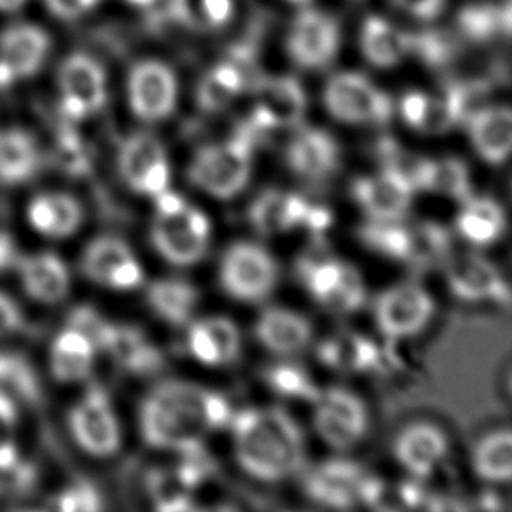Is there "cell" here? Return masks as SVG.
<instances>
[{
	"label": "cell",
	"mask_w": 512,
	"mask_h": 512,
	"mask_svg": "<svg viewBox=\"0 0 512 512\" xmlns=\"http://www.w3.org/2000/svg\"><path fill=\"white\" fill-rule=\"evenodd\" d=\"M268 381L278 394L301 401L317 402L320 392L313 385L310 376L292 364H280L268 371Z\"/></svg>",
	"instance_id": "obj_49"
},
{
	"label": "cell",
	"mask_w": 512,
	"mask_h": 512,
	"mask_svg": "<svg viewBox=\"0 0 512 512\" xmlns=\"http://www.w3.org/2000/svg\"><path fill=\"white\" fill-rule=\"evenodd\" d=\"M322 100L329 116L346 125H387L395 112L387 91L357 70H341L329 77Z\"/></svg>",
	"instance_id": "obj_5"
},
{
	"label": "cell",
	"mask_w": 512,
	"mask_h": 512,
	"mask_svg": "<svg viewBox=\"0 0 512 512\" xmlns=\"http://www.w3.org/2000/svg\"><path fill=\"white\" fill-rule=\"evenodd\" d=\"M44 165L46 154L34 133L23 126H0V186H27Z\"/></svg>",
	"instance_id": "obj_20"
},
{
	"label": "cell",
	"mask_w": 512,
	"mask_h": 512,
	"mask_svg": "<svg viewBox=\"0 0 512 512\" xmlns=\"http://www.w3.org/2000/svg\"><path fill=\"white\" fill-rule=\"evenodd\" d=\"M201 326L207 331L208 338L214 345L217 357H219V366L229 364L238 357L240 353V333L233 322L221 317H212V319L201 320Z\"/></svg>",
	"instance_id": "obj_50"
},
{
	"label": "cell",
	"mask_w": 512,
	"mask_h": 512,
	"mask_svg": "<svg viewBox=\"0 0 512 512\" xmlns=\"http://www.w3.org/2000/svg\"><path fill=\"white\" fill-rule=\"evenodd\" d=\"M360 238L369 249L395 261H406L408 257L411 233L409 226H402L401 221H373L362 228Z\"/></svg>",
	"instance_id": "obj_42"
},
{
	"label": "cell",
	"mask_w": 512,
	"mask_h": 512,
	"mask_svg": "<svg viewBox=\"0 0 512 512\" xmlns=\"http://www.w3.org/2000/svg\"><path fill=\"white\" fill-rule=\"evenodd\" d=\"M257 340L277 355H296L312 341V324L298 313L284 308H270L256 326Z\"/></svg>",
	"instance_id": "obj_31"
},
{
	"label": "cell",
	"mask_w": 512,
	"mask_h": 512,
	"mask_svg": "<svg viewBox=\"0 0 512 512\" xmlns=\"http://www.w3.org/2000/svg\"><path fill=\"white\" fill-rule=\"evenodd\" d=\"M506 229V214L497 201L469 198L458 215V231L467 242L486 247L497 242Z\"/></svg>",
	"instance_id": "obj_36"
},
{
	"label": "cell",
	"mask_w": 512,
	"mask_h": 512,
	"mask_svg": "<svg viewBox=\"0 0 512 512\" xmlns=\"http://www.w3.org/2000/svg\"><path fill=\"white\" fill-rule=\"evenodd\" d=\"M14 275L23 292L39 305H60L72 292V270L53 250L23 254Z\"/></svg>",
	"instance_id": "obj_17"
},
{
	"label": "cell",
	"mask_w": 512,
	"mask_h": 512,
	"mask_svg": "<svg viewBox=\"0 0 512 512\" xmlns=\"http://www.w3.org/2000/svg\"><path fill=\"white\" fill-rule=\"evenodd\" d=\"M242 49L215 62L201 76L196 86V104L208 114L226 111L229 105L242 97L252 83L249 58Z\"/></svg>",
	"instance_id": "obj_18"
},
{
	"label": "cell",
	"mask_w": 512,
	"mask_h": 512,
	"mask_svg": "<svg viewBox=\"0 0 512 512\" xmlns=\"http://www.w3.org/2000/svg\"><path fill=\"white\" fill-rule=\"evenodd\" d=\"M25 217L35 235L53 242H63L83 228L84 207L74 194L42 191L28 200Z\"/></svg>",
	"instance_id": "obj_19"
},
{
	"label": "cell",
	"mask_w": 512,
	"mask_h": 512,
	"mask_svg": "<svg viewBox=\"0 0 512 512\" xmlns=\"http://www.w3.org/2000/svg\"><path fill=\"white\" fill-rule=\"evenodd\" d=\"M409 233L411 238L406 263L427 268L448 257L451 242L446 229L432 222H423L409 226Z\"/></svg>",
	"instance_id": "obj_41"
},
{
	"label": "cell",
	"mask_w": 512,
	"mask_h": 512,
	"mask_svg": "<svg viewBox=\"0 0 512 512\" xmlns=\"http://www.w3.org/2000/svg\"><path fill=\"white\" fill-rule=\"evenodd\" d=\"M434 313V301L422 287L397 285L376 299V322L390 340L420 333Z\"/></svg>",
	"instance_id": "obj_16"
},
{
	"label": "cell",
	"mask_w": 512,
	"mask_h": 512,
	"mask_svg": "<svg viewBox=\"0 0 512 512\" xmlns=\"http://www.w3.org/2000/svg\"><path fill=\"white\" fill-rule=\"evenodd\" d=\"M315 425L320 436L336 450H350L367 430V411L357 395L341 388L320 392Z\"/></svg>",
	"instance_id": "obj_15"
},
{
	"label": "cell",
	"mask_w": 512,
	"mask_h": 512,
	"mask_svg": "<svg viewBox=\"0 0 512 512\" xmlns=\"http://www.w3.org/2000/svg\"><path fill=\"white\" fill-rule=\"evenodd\" d=\"M340 49V21L319 7H299L285 37V51L292 63L312 72L327 69L340 55Z\"/></svg>",
	"instance_id": "obj_8"
},
{
	"label": "cell",
	"mask_w": 512,
	"mask_h": 512,
	"mask_svg": "<svg viewBox=\"0 0 512 512\" xmlns=\"http://www.w3.org/2000/svg\"><path fill=\"white\" fill-rule=\"evenodd\" d=\"M252 112L249 121L259 132L294 128L305 116L306 91L298 77L289 74L257 76L249 86Z\"/></svg>",
	"instance_id": "obj_10"
},
{
	"label": "cell",
	"mask_w": 512,
	"mask_h": 512,
	"mask_svg": "<svg viewBox=\"0 0 512 512\" xmlns=\"http://www.w3.org/2000/svg\"><path fill=\"white\" fill-rule=\"evenodd\" d=\"M359 500L378 511H401L422 504L423 493L418 486H392L376 478H364L360 483Z\"/></svg>",
	"instance_id": "obj_40"
},
{
	"label": "cell",
	"mask_w": 512,
	"mask_h": 512,
	"mask_svg": "<svg viewBox=\"0 0 512 512\" xmlns=\"http://www.w3.org/2000/svg\"><path fill=\"white\" fill-rule=\"evenodd\" d=\"M109 355L121 369L137 376L158 373L163 367V355L137 327L111 322L102 352Z\"/></svg>",
	"instance_id": "obj_28"
},
{
	"label": "cell",
	"mask_w": 512,
	"mask_h": 512,
	"mask_svg": "<svg viewBox=\"0 0 512 512\" xmlns=\"http://www.w3.org/2000/svg\"><path fill=\"white\" fill-rule=\"evenodd\" d=\"M30 0H0V14L4 16H13L23 11L28 6Z\"/></svg>",
	"instance_id": "obj_59"
},
{
	"label": "cell",
	"mask_w": 512,
	"mask_h": 512,
	"mask_svg": "<svg viewBox=\"0 0 512 512\" xmlns=\"http://www.w3.org/2000/svg\"><path fill=\"white\" fill-rule=\"evenodd\" d=\"M476 153L490 165H502L512 147V112L507 105L486 104L465 119Z\"/></svg>",
	"instance_id": "obj_26"
},
{
	"label": "cell",
	"mask_w": 512,
	"mask_h": 512,
	"mask_svg": "<svg viewBox=\"0 0 512 512\" xmlns=\"http://www.w3.org/2000/svg\"><path fill=\"white\" fill-rule=\"evenodd\" d=\"M62 123L56 139V163L70 175H83L90 170L91 153L84 142L79 126Z\"/></svg>",
	"instance_id": "obj_46"
},
{
	"label": "cell",
	"mask_w": 512,
	"mask_h": 512,
	"mask_svg": "<svg viewBox=\"0 0 512 512\" xmlns=\"http://www.w3.org/2000/svg\"><path fill=\"white\" fill-rule=\"evenodd\" d=\"M474 467L479 478L502 483L512 474V437L509 430L495 432L479 443L474 455Z\"/></svg>",
	"instance_id": "obj_39"
},
{
	"label": "cell",
	"mask_w": 512,
	"mask_h": 512,
	"mask_svg": "<svg viewBox=\"0 0 512 512\" xmlns=\"http://www.w3.org/2000/svg\"><path fill=\"white\" fill-rule=\"evenodd\" d=\"M118 170L128 189L142 196H158L170 184L167 149L154 133H132L123 140Z\"/></svg>",
	"instance_id": "obj_14"
},
{
	"label": "cell",
	"mask_w": 512,
	"mask_h": 512,
	"mask_svg": "<svg viewBox=\"0 0 512 512\" xmlns=\"http://www.w3.org/2000/svg\"><path fill=\"white\" fill-rule=\"evenodd\" d=\"M123 4H126L128 7H132L135 11H144L146 9L147 4L151 2V0H121Z\"/></svg>",
	"instance_id": "obj_60"
},
{
	"label": "cell",
	"mask_w": 512,
	"mask_h": 512,
	"mask_svg": "<svg viewBox=\"0 0 512 512\" xmlns=\"http://www.w3.org/2000/svg\"><path fill=\"white\" fill-rule=\"evenodd\" d=\"M285 156L287 165L298 177L317 182L336 172L340 165V146L326 130L306 126L292 137Z\"/></svg>",
	"instance_id": "obj_24"
},
{
	"label": "cell",
	"mask_w": 512,
	"mask_h": 512,
	"mask_svg": "<svg viewBox=\"0 0 512 512\" xmlns=\"http://www.w3.org/2000/svg\"><path fill=\"white\" fill-rule=\"evenodd\" d=\"M105 0H42L44 9L62 23H79L104 6Z\"/></svg>",
	"instance_id": "obj_52"
},
{
	"label": "cell",
	"mask_w": 512,
	"mask_h": 512,
	"mask_svg": "<svg viewBox=\"0 0 512 512\" xmlns=\"http://www.w3.org/2000/svg\"><path fill=\"white\" fill-rule=\"evenodd\" d=\"M179 100V81L172 67L158 58L133 63L126 74L128 109L142 123H160L172 116Z\"/></svg>",
	"instance_id": "obj_9"
},
{
	"label": "cell",
	"mask_w": 512,
	"mask_h": 512,
	"mask_svg": "<svg viewBox=\"0 0 512 512\" xmlns=\"http://www.w3.org/2000/svg\"><path fill=\"white\" fill-rule=\"evenodd\" d=\"M55 90L60 121L81 126L109 102V74L97 56L72 51L56 69Z\"/></svg>",
	"instance_id": "obj_4"
},
{
	"label": "cell",
	"mask_w": 512,
	"mask_h": 512,
	"mask_svg": "<svg viewBox=\"0 0 512 512\" xmlns=\"http://www.w3.org/2000/svg\"><path fill=\"white\" fill-rule=\"evenodd\" d=\"M21 257L23 252L13 233L7 229H0V277L7 273H14L20 264Z\"/></svg>",
	"instance_id": "obj_57"
},
{
	"label": "cell",
	"mask_w": 512,
	"mask_h": 512,
	"mask_svg": "<svg viewBox=\"0 0 512 512\" xmlns=\"http://www.w3.org/2000/svg\"><path fill=\"white\" fill-rule=\"evenodd\" d=\"M423 191L446 194L453 200L467 201L471 198V179L465 163L457 158L427 160L423 168Z\"/></svg>",
	"instance_id": "obj_38"
},
{
	"label": "cell",
	"mask_w": 512,
	"mask_h": 512,
	"mask_svg": "<svg viewBox=\"0 0 512 512\" xmlns=\"http://www.w3.org/2000/svg\"><path fill=\"white\" fill-rule=\"evenodd\" d=\"M310 203L298 194L268 189L252 201L249 221L259 235L275 236L305 224Z\"/></svg>",
	"instance_id": "obj_30"
},
{
	"label": "cell",
	"mask_w": 512,
	"mask_h": 512,
	"mask_svg": "<svg viewBox=\"0 0 512 512\" xmlns=\"http://www.w3.org/2000/svg\"><path fill=\"white\" fill-rule=\"evenodd\" d=\"M259 135L264 133L259 132L247 119V123L236 128L233 137L201 147L194 154L189 180L214 198H233L249 182L252 153Z\"/></svg>",
	"instance_id": "obj_3"
},
{
	"label": "cell",
	"mask_w": 512,
	"mask_h": 512,
	"mask_svg": "<svg viewBox=\"0 0 512 512\" xmlns=\"http://www.w3.org/2000/svg\"><path fill=\"white\" fill-rule=\"evenodd\" d=\"M233 420L228 401L186 381L168 380L149 392L140 404V434L156 450L189 453L198 450L208 430Z\"/></svg>",
	"instance_id": "obj_1"
},
{
	"label": "cell",
	"mask_w": 512,
	"mask_h": 512,
	"mask_svg": "<svg viewBox=\"0 0 512 512\" xmlns=\"http://www.w3.org/2000/svg\"><path fill=\"white\" fill-rule=\"evenodd\" d=\"M147 492L160 511H189V486L180 478L179 471H153L147 478Z\"/></svg>",
	"instance_id": "obj_43"
},
{
	"label": "cell",
	"mask_w": 512,
	"mask_h": 512,
	"mask_svg": "<svg viewBox=\"0 0 512 512\" xmlns=\"http://www.w3.org/2000/svg\"><path fill=\"white\" fill-rule=\"evenodd\" d=\"M399 112L406 125L427 135H441L458 125L457 114L443 90L439 95L420 90L408 91L401 97Z\"/></svg>",
	"instance_id": "obj_32"
},
{
	"label": "cell",
	"mask_w": 512,
	"mask_h": 512,
	"mask_svg": "<svg viewBox=\"0 0 512 512\" xmlns=\"http://www.w3.org/2000/svg\"><path fill=\"white\" fill-rule=\"evenodd\" d=\"M243 471L261 481H282L301 469L305 443L296 422L280 409H247L233 420Z\"/></svg>",
	"instance_id": "obj_2"
},
{
	"label": "cell",
	"mask_w": 512,
	"mask_h": 512,
	"mask_svg": "<svg viewBox=\"0 0 512 512\" xmlns=\"http://www.w3.org/2000/svg\"><path fill=\"white\" fill-rule=\"evenodd\" d=\"M446 278L451 292L462 301L493 299L500 305H509V287L485 257L476 254L453 257L446 264Z\"/></svg>",
	"instance_id": "obj_21"
},
{
	"label": "cell",
	"mask_w": 512,
	"mask_h": 512,
	"mask_svg": "<svg viewBox=\"0 0 512 512\" xmlns=\"http://www.w3.org/2000/svg\"><path fill=\"white\" fill-rule=\"evenodd\" d=\"M147 303L160 319L182 326L191 319L198 305V291L180 278H165L149 285Z\"/></svg>",
	"instance_id": "obj_37"
},
{
	"label": "cell",
	"mask_w": 512,
	"mask_h": 512,
	"mask_svg": "<svg viewBox=\"0 0 512 512\" xmlns=\"http://www.w3.org/2000/svg\"><path fill=\"white\" fill-rule=\"evenodd\" d=\"M79 268L86 280L109 291H135L144 284V270L139 259L119 236L93 238L81 252Z\"/></svg>",
	"instance_id": "obj_11"
},
{
	"label": "cell",
	"mask_w": 512,
	"mask_h": 512,
	"mask_svg": "<svg viewBox=\"0 0 512 512\" xmlns=\"http://www.w3.org/2000/svg\"><path fill=\"white\" fill-rule=\"evenodd\" d=\"M23 458L18 439L14 436V425L0 420V476H9L21 469Z\"/></svg>",
	"instance_id": "obj_53"
},
{
	"label": "cell",
	"mask_w": 512,
	"mask_h": 512,
	"mask_svg": "<svg viewBox=\"0 0 512 512\" xmlns=\"http://www.w3.org/2000/svg\"><path fill=\"white\" fill-rule=\"evenodd\" d=\"M98 355L97 346L86 334L63 324L49 345V374L60 385L86 383L93 374Z\"/></svg>",
	"instance_id": "obj_22"
},
{
	"label": "cell",
	"mask_w": 512,
	"mask_h": 512,
	"mask_svg": "<svg viewBox=\"0 0 512 512\" xmlns=\"http://www.w3.org/2000/svg\"><path fill=\"white\" fill-rule=\"evenodd\" d=\"M366 301V287L362 284L359 271L343 264L340 278L333 287V291L327 294L326 298L320 301V305L326 306L329 312L338 315H348L357 312L360 306Z\"/></svg>",
	"instance_id": "obj_45"
},
{
	"label": "cell",
	"mask_w": 512,
	"mask_h": 512,
	"mask_svg": "<svg viewBox=\"0 0 512 512\" xmlns=\"http://www.w3.org/2000/svg\"><path fill=\"white\" fill-rule=\"evenodd\" d=\"M201 20L214 30L228 27L235 16V0H198Z\"/></svg>",
	"instance_id": "obj_55"
},
{
	"label": "cell",
	"mask_w": 512,
	"mask_h": 512,
	"mask_svg": "<svg viewBox=\"0 0 512 512\" xmlns=\"http://www.w3.org/2000/svg\"><path fill=\"white\" fill-rule=\"evenodd\" d=\"M353 198L373 221H401L413 198V187L397 173L383 168L373 177L353 182Z\"/></svg>",
	"instance_id": "obj_23"
},
{
	"label": "cell",
	"mask_w": 512,
	"mask_h": 512,
	"mask_svg": "<svg viewBox=\"0 0 512 512\" xmlns=\"http://www.w3.org/2000/svg\"><path fill=\"white\" fill-rule=\"evenodd\" d=\"M364 472L348 460H331L313 469L305 481V492L322 506L348 509L359 500Z\"/></svg>",
	"instance_id": "obj_25"
},
{
	"label": "cell",
	"mask_w": 512,
	"mask_h": 512,
	"mask_svg": "<svg viewBox=\"0 0 512 512\" xmlns=\"http://www.w3.org/2000/svg\"><path fill=\"white\" fill-rule=\"evenodd\" d=\"M285 2H289V4H294V6H306V4H310L312 0H285Z\"/></svg>",
	"instance_id": "obj_61"
},
{
	"label": "cell",
	"mask_w": 512,
	"mask_h": 512,
	"mask_svg": "<svg viewBox=\"0 0 512 512\" xmlns=\"http://www.w3.org/2000/svg\"><path fill=\"white\" fill-rule=\"evenodd\" d=\"M511 2L493 4L476 0L460 7L457 14V28L460 35L474 44H486L497 37L511 35Z\"/></svg>",
	"instance_id": "obj_33"
},
{
	"label": "cell",
	"mask_w": 512,
	"mask_h": 512,
	"mask_svg": "<svg viewBox=\"0 0 512 512\" xmlns=\"http://www.w3.org/2000/svg\"><path fill=\"white\" fill-rule=\"evenodd\" d=\"M0 390L23 408H37L42 402V383L32 362L13 350H0Z\"/></svg>",
	"instance_id": "obj_35"
},
{
	"label": "cell",
	"mask_w": 512,
	"mask_h": 512,
	"mask_svg": "<svg viewBox=\"0 0 512 512\" xmlns=\"http://www.w3.org/2000/svg\"><path fill=\"white\" fill-rule=\"evenodd\" d=\"M53 53L46 28L32 21H13L0 30V93L41 76Z\"/></svg>",
	"instance_id": "obj_7"
},
{
	"label": "cell",
	"mask_w": 512,
	"mask_h": 512,
	"mask_svg": "<svg viewBox=\"0 0 512 512\" xmlns=\"http://www.w3.org/2000/svg\"><path fill=\"white\" fill-rule=\"evenodd\" d=\"M331 222H333V215L327 208L310 205L303 226L312 229L313 233H322L331 226Z\"/></svg>",
	"instance_id": "obj_58"
},
{
	"label": "cell",
	"mask_w": 512,
	"mask_h": 512,
	"mask_svg": "<svg viewBox=\"0 0 512 512\" xmlns=\"http://www.w3.org/2000/svg\"><path fill=\"white\" fill-rule=\"evenodd\" d=\"M317 353L327 367L340 373L369 371L381 360L380 350L374 343L350 331L334 334L319 346Z\"/></svg>",
	"instance_id": "obj_34"
},
{
	"label": "cell",
	"mask_w": 512,
	"mask_h": 512,
	"mask_svg": "<svg viewBox=\"0 0 512 512\" xmlns=\"http://www.w3.org/2000/svg\"><path fill=\"white\" fill-rule=\"evenodd\" d=\"M65 324L76 327L81 333L86 334L95 343L98 352H102V345H104L105 336L109 333L111 320L105 319L104 315L98 312L97 308L86 305L76 306L67 315Z\"/></svg>",
	"instance_id": "obj_51"
},
{
	"label": "cell",
	"mask_w": 512,
	"mask_h": 512,
	"mask_svg": "<svg viewBox=\"0 0 512 512\" xmlns=\"http://www.w3.org/2000/svg\"><path fill=\"white\" fill-rule=\"evenodd\" d=\"M53 509L62 512H98L104 509V497L90 479H74L53 497Z\"/></svg>",
	"instance_id": "obj_47"
},
{
	"label": "cell",
	"mask_w": 512,
	"mask_h": 512,
	"mask_svg": "<svg viewBox=\"0 0 512 512\" xmlns=\"http://www.w3.org/2000/svg\"><path fill=\"white\" fill-rule=\"evenodd\" d=\"M77 448L93 458H111L121 448V425L111 395L100 383H88L67 415Z\"/></svg>",
	"instance_id": "obj_6"
},
{
	"label": "cell",
	"mask_w": 512,
	"mask_h": 512,
	"mask_svg": "<svg viewBox=\"0 0 512 512\" xmlns=\"http://www.w3.org/2000/svg\"><path fill=\"white\" fill-rule=\"evenodd\" d=\"M448 450L443 432L429 423H415L395 443V457L416 478H429Z\"/></svg>",
	"instance_id": "obj_29"
},
{
	"label": "cell",
	"mask_w": 512,
	"mask_h": 512,
	"mask_svg": "<svg viewBox=\"0 0 512 512\" xmlns=\"http://www.w3.org/2000/svg\"><path fill=\"white\" fill-rule=\"evenodd\" d=\"M359 46L376 69H394L409 58V32L381 14H369L360 25Z\"/></svg>",
	"instance_id": "obj_27"
},
{
	"label": "cell",
	"mask_w": 512,
	"mask_h": 512,
	"mask_svg": "<svg viewBox=\"0 0 512 512\" xmlns=\"http://www.w3.org/2000/svg\"><path fill=\"white\" fill-rule=\"evenodd\" d=\"M210 238L207 215L184 207L175 214H156L151 240L161 257L175 266H191L205 256Z\"/></svg>",
	"instance_id": "obj_13"
},
{
	"label": "cell",
	"mask_w": 512,
	"mask_h": 512,
	"mask_svg": "<svg viewBox=\"0 0 512 512\" xmlns=\"http://www.w3.org/2000/svg\"><path fill=\"white\" fill-rule=\"evenodd\" d=\"M457 55V46L451 35L441 30L409 32V56L429 69H443Z\"/></svg>",
	"instance_id": "obj_44"
},
{
	"label": "cell",
	"mask_w": 512,
	"mask_h": 512,
	"mask_svg": "<svg viewBox=\"0 0 512 512\" xmlns=\"http://www.w3.org/2000/svg\"><path fill=\"white\" fill-rule=\"evenodd\" d=\"M392 4L415 20L432 21L443 13L446 0H392Z\"/></svg>",
	"instance_id": "obj_56"
},
{
	"label": "cell",
	"mask_w": 512,
	"mask_h": 512,
	"mask_svg": "<svg viewBox=\"0 0 512 512\" xmlns=\"http://www.w3.org/2000/svg\"><path fill=\"white\" fill-rule=\"evenodd\" d=\"M140 14L153 30L191 27L194 23L191 0H151Z\"/></svg>",
	"instance_id": "obj_48"
},
{
	"label": "cell",
	"mask_w": 512,
	"mask_h": 512,
	"mask_svg": "<svg viewBox=\"0 0 512 512\" xmlns=\"http://www.w3.org/2000/svg\"><path fill=\"white\" fill-rule=\"evenodd\" d=\"M277 278V264L273 257L256 243H235L222 257V287L229 296L240 301L268 298Z\"/></svg>",
	"instance_id": "obj_12"
},
{
	"label": "cell",
	"mask_w": 512,
	"mask_h": 512,
	"mask_svg": "<svg viewBox=\"0 0 512 512\" xmlns=\"http://www.w3.org/2000/svg\"><path fill=\"white\" fill-rule=\"evenodd\" d=\"M25 327V313L18 305V301L0 291V341L9 340L16 334H20Z\"/></svg>",
	"instance_id": "obj_54"
}]
</instances>
